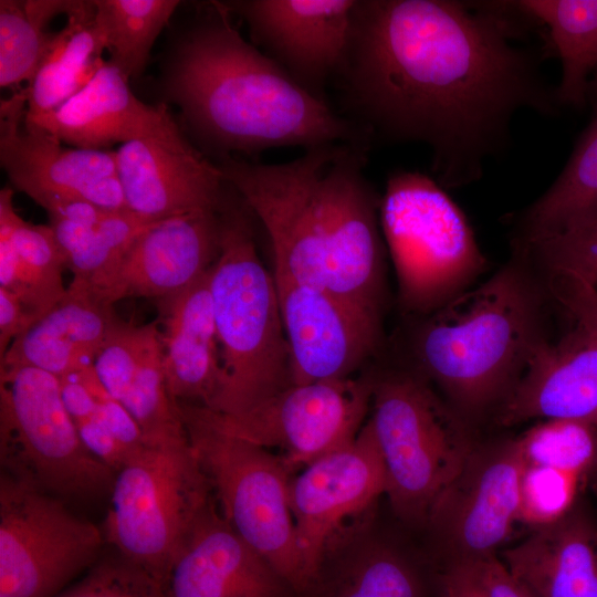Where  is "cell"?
<instances>
[{
    "instance_id": "9",
    "label": "cell",
    "mask_w": 597,
    "mask_h": 597,
    "mask_svg": "<svg viewBox=\"0 0 597 597\" xmlns=\"http://www.w3.org/2000/svg\"><path fill=\"white\" fill-rule=\"evenodd\" d=\"M2 473L59 499L90 501L112 493L116 472L82 441L55 375L0 366Z\"/></svg>"
},
{
    "instance_id": "45",
    "label": "cell",
    "mask_w": 597,
    "mask_h": 597,
    "mask_svg": "<svg viewBox=\"0 0 597 597\" xmlns=\"http://www.w3.org/2000/svg\"><path fill=\"white\" fill-rule=\"evenodd\" d=\"M587 102L595 107V111L597 109V70L588 85Z\"/></svg>"
},
{
    "instance_id": "3",
    "label": "cell",
    "mask_w": 597,
    "mask_h": 597,
    "mask_svg": "<svg viewBox=\"0 0 597 597\" xmlns=\"http://www.w3.org/2000/svg\"><path fill=\"white\" fill-rule=\"evenodd\" d=\"M540 296L520 261L502 268L433 313L417 318L411 355L463 417L502 401L540 331Z\"/></svg>"
},
{
    "instance_id": "7",
    "label": "cell",
    "mask_w": 597,
    "mask_h": 597,
    "mask_svg": "<svg viewBox=\"0 0 597 597\" xmlns=\"http://www.w3.org/2000/svg\"><path fill=\"white\" fill-rule=\"evenodd\" d=\"M111 496L105 541L161 584L214 500L187 434L145 441L116 472Z\"/></svg>"
},
{
    "instance_id": "41",
    "label": "cell",
    "mask_w": 597,
    "mask_h": 597,
    "mask_svg": "<svg viewBox=\"0 0 597 597\" xmlns=\"http://www.w3.org/2000/svg\"><path fill=\"white\" fill-rule=\"evenodd\" d=\"M36 321L14 294L0 287V359L11 344Z\"/></svg>"
},
{
    "instance_id": "17",
    "label": "cell",
    "mask_w": 597,
    "mask_h": 597,
    "mask_svg": "<svg viewBox=\"0 0 597 597\" xmlns=\"http://www.w3.org/2000/svg\"><path fill=\"white\" fill-rule=\"evenodd\" d=\"M220 209L151 223L94 292L114 305L126 297L159 300L189 286L219 254Z\"/></svg>"
},
{
    "instance_id": "6",
    "label": "cell",
    "mask_w": 597,
    "mask_h": 597,
    "mask_svg": "<svg viewBox=\"0 0 597 597\" xmlns=\"http://www.w3.org/2000/svg\"><path fill=\"white\" fill-rule=\"evenodd\" d=\"M371 427L398 516L427 522L475 448L463 417L443 402L418 371L375 377Z\"/></svg>"
},
{
    "instance_id": "10",
    "label": "cell",
    "mask_w": 597,
    "mask_h": 597,
    "mask_svg": "<svg viewBox=\"0 0 597 597\" xmlns=\"http://www.w3.org/2000/svg\"><path fill=\"white\" fill-rule=\"evenodd\" d=\"M103 530L1 472L0 597H54L98 559Z\"/></svg>"
},
{
    "instance_id": "22",
    "label": "cell",
    "mask_w": 597,
    "mask_h": 597,
    "mask_svg": "<svg viewBox=\"0 0 597 597\" xmlns=\"http://www.w3.org/2000/svg\"><path fill=\"white\" fill-rule=\"evenodd\" d=\"M210 270L184 290L156 300L169 394L177 402L206 408L222 384Z\"/></svg>"
},
{
    "instance_id": "40",
    "label": "cell",
    "mask_w": 597,
    "mask_h": 597,
    "mask_svg": "<svg viewBox=\"0 0 597 597\" xmlns=\"http://www.w3.org/2000/svg\"><path fill=\"white\" fill-rule=\"evenodd\" d=\"M74 423L86 448L115 472L136 452L119 442L95 417L74 421Z\"/></svg>"
},
{
    "instance_id": "23",
    "label": "cell",
    "mask_w": 597,
    "mask_h": 597,
    "mask_svg": "<svg viewBox=\"0 0 597 597\" xmlns=\"http://www.w3.org/2000/svg\"><path fill=\"white\" fill-rule=\"evenodd\" d=\"M342 530L296 597H427L428 583L401 551L362 522Z\"/></svg>"
},
{
    "instance_id": "18",
    "label": "cell",
    "mask_w": 597,
    "mask_h": 597,
    "mask_svg": "<svg viewBox=\"0 0 597 597\" xmlns=\"http://www.w3.org/2000/svg\"><path fill=\"white\" fill-rule=\"evenodd\" d=\"M161 597H296L226 521L213 500L201 513L163 584Z\"/></svg>"
},
{
    "instance_id": "28",
    "label": "cell",
    "mask_w": 597,
    "mask_h": 597,
    "mask_svg": "<svg viewBox=\"0 0 597 597\" xmlns=\"http://www.w3.org/2000/svg\"><path fill=\"white\" fill-rule=\"evenodd\" d=\"M597 213V109L552 186L525 210L519 247L563 233Z\"/></svg>"
},
{
    "instance_id": "21",
    "label": "cell",
    "mask_w": 597,
    "mask_h": 597,
    "mask_svg": "<svg viewBox=\"0 0 597 597\" xmlns=\"http://www.w3.org/2000/svg\"><path fill=\"white\" fill-rule=\"evenodd\" d=\"M129 78L108 59L81 91L49 113L25 115L23 125L74 148L111 150L149 130L168 111L165 103L137 98Z\"/></svg>"
},
{
    "instance_id": "31",
    "label": "cell",
    "mask_w": 597,
    "mask_h": 597,
    "mask_svg": "<svg viewBox=\"0 0 597 597\" xmlns=\"http://www.w3.org/2000/svg\"><path fill=\"white\" fill-rule=\"evenodd\" d=\"M73 0H0V86L30 83L55 32L49 23L69 12Z\"/></svg>"
},
{
    "instance_id": "43",
    "label": "cell",
    "mask_w": 597,
    "mask_h": 597,
    "mask_svg": "<svg viewBox=\"0 0 597 597\" xmlns=\"http://www.w3.org/2000/svg\"><path fill=\"white\" fill-rule=\"evenodd\" d=\"M472 564L489 597H533L496 556Z\"/></svg>"
},
{
    "instance_id": "35",
    "label": "cell",
    "mask_w": 597,
    "mask_h": 597,
    "mask_svg": "<svg viewBox=\"0 0 597 597\" xmlns=\"http://www.w3.org/2000/svg\"><path fill=\"white\" fill-rule=\"evenodd\" d=\"M158 332L157 321L142 325L118 316L113 321L96 355L94 368L106 390L121 402Z\"/></svg>"
},
{
    "instance_id": "5",
    "label": "cell",
    "mask_w": 597,
    "mask_h": 597,
    "mask_svg": "<svg viewBox=\"0 0 597 597\" xmlns=\"http://www.w3.org/2000/svg\"><path fill=\"white\" fill-rule=\"evenodd\" d=\"M379 221L405 315L420 318L433 313L471 289L485 270V256L465 214L426 174L389 175Z\"/></svg>"
},
{
    "instance_id": "26",
    "label": "cell",
    "mask_w": 597,
    "mask_h": 597,
    "mask_svg": "<svg viewBox=\"0 0 597 597\" xmlns=\"http://www.w3.org/2000/svg\"><path fill=\"white\" fill-rule=\"evenodd\" d=\"M66 22L55 32L36 73L25 87L27 116L49 113L100 71L106 45L96 22L94 0H73Z\"/></svg>"
},
{
    "instance_id": "12",
    "label": "cell",
    "mask_w": 597,
    "mask_h": 597,
    "mask_svg": "<svg viewBox=\"0 0 597 597\" xmlns=\"http://www.w3.org/2000/svg\"><path fill=\"white\" fill-rule=\"evenodd\" d=\"M115 151L128 210L144 221L221 208L228 182L219 166L190 144L169 109Z\"/></svg>"
},
{
    "instance_id": "37",
    "label": "cell",
    "mask_w": 597,
    "mask_h": 597,
    "mask_svg": "<svg viewBox=\"0 0 597 597\" xmlns=\"http://www.w3.org/2000/svg\"><path fill=\"white\" fill-rule=\"evenodd\" d=\"M163 584L116 552L97 559L75 585L54 597H161Z\"/></svg>"
},
{
    "instance_id": "11",
    "label": "cell",
    "mask_w": 597,
    "mask_h": 597,
    "mask_svg": "<svg viewBox=\"0 0 597 597\" xmlns=\"http://www.w3.org/2000/svg\"><path fill=\"white\" fill-rule=\"evenodd\" d=\"M375 377L291 385L245 411L223 415L195 405L218 430L306 467L355 440L371 407Z\"/></svg>"
},
{
    "instance_id": "39",
    "label": "cell",
    "mask_w": 597,
    "mask_h": 597,
    "mask_svg": "<svg viewBox=\"0 0 597 597\" xmlns=\"http://www.w3.org/2000/svg\"><path fill=\"white\" fill-rule=\"evenodd\" d=\"M547 289L575 323L597 342V286L573 272L553 270L548 271Z\"/></svg>"
},
{
    "instance_id": "32",
    "label": "cell",
    "mask_w": 597,
    "mask_h": 597,
    "mask_svg": "<svg viewBox=\"0 0 597 597\" xmlns=\"http://www.w3.org/2000/svg\"><path fill=\"white\" fill-rule=\"evenodd\" d=\"M178 0H94L106 51L129 77L143 74L153 45L180 6Z\"/></svg>"
},
{
    "instance_id": "16",
    "label": "cell",
    "mask_w": 597,
    "mask_h": 597,
    "mask_svg": "<svg viewBox=\"0 0 597 597\" xmlns=\"http://www.w3.org/2000/svg\"><path fill=\"white\" fill-rule=\"evenodd\" d=\"M249 28L251 41L315 97L336 78L348 45L356 0L222 1Z\"/></svg>"
},
{
    "instance_id": "27",
    "label": "cell",
    "mask_w": 597,
    "mask_h": 597,
    "mask_svg": "<svg viewBox=\"0 0 597 597\" xmlns=\"http://www.w3.org/2000/svg\"><path fill=\"white\" fill-rule=\"evenodd\" d=\"M66 269L50 226L18 216L0 223V287L14 294L39 320L65 294Z\"/></svg>"
},
{
    "instance_id": "20",
    "label": "cell",
    "mask_w": 597,
    "mask_h": 597,
    "mask_svg": "<svg viewBox=\"0 0 597 597\" xmlns=\"http://www.w3.org/2000/svg\"><path fill=\"white\" fill-rule=\"evenodd\" d=\"M25 105L23 90L1 103L0 164L12 188L44 209L59 199L87 201L96 181L117 174L115 150L64 146L45 133L21 128Z\"/></svg>"
},
{
    "instance_id": "2",
    "label": "cell",
    "mask_w": 597,
    "mask_h": 597,
    "mask_svg": "<svg viewBox=\"0 0 597 597\" xmlns=\"http://www.w3.org/2000/svg\"><path fill=\"white\" fill-rule=\"evenodd\" d=\"M209 6L176 42L163 74L167 98L203 146L220 160L282 147L369 146L368 129L245 41L222 1Z\"/></svg>"
},
{
    "instance_id": "14",
    "label": "cell",
    "mask_w": 597,
    "mask_h": 597,
    "mask_svg": "<svg viewBox=\"0 0 597 597\" xmlns=\"http://www.w3.org/2000/svg\"><path fill=\"white\" fill-rule=\"evenodd\" d=\"M386 491L383 458L368 421L353 442L292 476L290 505L306 586L333 537L366 517L370 506Z\"/></svg>"
},
{
    "instance_id": "30",
    "label": "cell",
    "mask_w": 597,
    "mask_h": 597,
    "mask_svg": "<svg viewBox=\"0 0 597 597\" xmlns=\"http://www.w3.org/2000/svg\"><path fill=\"white\" fill-rule=\"evenodd\" d=\"M151 223L127 210L112 211L96 224L50 218L49 226L73 280L97 291L129 244Z\"/></svg>"
},
{
    "instance_id": "1",
    "label": "cell",
    "mask_w": 597,
    "mask_h": 597,
    "mask_svg": "<svg viewBox=\"0 0 597 597\" xmlns=\"http://www.w3.org/2000/svg\"><path fill=\"white\" fill-rule=\"evenodd\" d=\"M511 1L356 0L336 76L355 122L432 154L444 188L479 180L522 109H558L538 59L515 43Z\"/></svg>"
},
{
    "instance_id": "15",
    "label": "cell",
    "mask_w": 597,
    "mask_h": 597,
    "mask_svg": "<svg viewBox=\"0 0 597 597\" xmlns=\"http://www.w3.org/2000/svg\"><path fill=\"white\" fill-rule=\"evenodd\" d=\"M274 279L292 385L353 377L377 353L381 317L326 289Z\"/></svg>"
},
{
    "instance_id": "19",
    "label": "cell",
    "mask_w": 597,
    "mask_h": 597,
    "mask_svg": "<svg viewBox=\"0 0 597 597\" xmlns=\"http://www.w3.org/2000/svg\"><path fill=\"white\" fill-rule=\"evenodd\" d=\"M569 419L597 427V342L575 327L556 342L542 337L502 401L499 422Z\"/></svg>"
},
{
    "instance_id": "44",
    "label": "cell",
    "mask_w": 597,
    "mask_h": 597,
    "mask_svg": "<svg viewBox=\"0 0 597 597\" xmlns=\"http://www.w3.org/2000/svg\"><path fill=\"white\" fill-rule=\"evenodd\" d=\"M65 407L74 421L94 417L96 401L77 373L60 378Z\"/></svg>"
},
{
    "instance_id": "4",
    "label": "cell",
    "mask_w": 597,
    "mask_h": 597,
    "mask_svg": "<svg viewBox=\"0 0 597 597\" xmlns=\"http://www.w3.org/2000/svg\"><path fill=\"white\" fill-rule=\"evenodd\" d=\"M252 217L229 184L219 254L210 270L222 384L207 408L223 415L245 411L292 385L276 283L260 259Z\"/></svg>"
},
{
    "instance_id": "25",
    "label": "cell",
    "mask_w": 597,
    "mask_h": 597,
    "mask_svg": "<svg viewBox=\"0 0 597 597\" xmlns=\"http://www.w3.org/2000/svg\"><path fill=\"white\" fill-rule=\"evenodd\" d=\"M502 563L533 597H597V532L574 510L506 549Z\"/></svg>"
},
{
    "instance_id": "24",
    "label": "cell",
    "mask_w": 597,
    "mask_h": 597,
    "mask_svg": "<svg viewBox=\"0 0 597 597\" xmlns=\"http://www.w3.org/2000/svg\"><path fill=\"white\" fill-rule=\"evenodd\" d=\"M113 304L71 281L62 298L22 333L0 366H31L61 378L94 365L116 318Z\"/></svg>"
},
{
    "instance_id": "34",
    "label": "cell",
    "mask_w": 597,
    "mask_h": 597,
    "mask_svg": "<svg viewBox=\"0 0 597 597\" xmlns=\"http://www.w3.org/2000/svg\"><path fill=\"white\" fill-rule=\"evenodd\" d=\"M160 331L151 339L122 404L139 426L145 441L186 436L178 402L167 388Z\"/></svg>"
},
{
    "instance_id": "42",
    "label": "cell",
    "mask_w": 597,
    "mask_h": 597,
    "mask_svg": "<svg viewBox=\"0 0 597 597\" xmlns=\"http://www.w3.org/2000/svg\"><path fill=\"white\" fill-rule=\"evenodd\" d=\"M436 584L440 597H489L472 563H449Z\"/></svg>"
},
{
    "instance_id": "8",
    "label": "cell",
    "mask_w": 597,
    "mask_h": 597,
    "mask_svg": "<svg viewBox=\"0 0 597 597\" xmlns=\"http://www.w3.org/2000/svg\"><path fill=\"white\" fill-rule=\"evenodd\" d=\"M178 406L220 513L297 596L307 577L290 505L292 468L271 450L218 430L195 405Z\"/></svg>"
},
{
    "instance_id": "13",
    "label": "cell",
    "mask_w": 597,
    "mask_h": 597,
    "mask_svg": "<svg viewBox=\"0 0 597 597\" xmlns=\"http://www.w3.org/2000/svg\"><path fill=\"white\" fill-rule=\"evenodd\" d=\"M523 467L514 439L475 446L427 519L450 554L449 563L495 556V549L519 521Z\"/></svg>"
},
{
    "instance_id": "29",
    "label": "cell",
    "mask_w": 597,
    "mask_h": 597,
    "mask_svg": "<svg viewBox=\"0 0 597 597\" xmlns=\"http://www.w3.org/2000/svg\"><path fill=\"white\" fill-rule=\"evenodd\" d=\"M515 8L544 24L562 64L559 105L582 107L597 70V0H521Z\"/></svg>"
},
{
    "instance_id": "36",
    "label": "cell",
    "mask_w": 597,
    "mask_h": 597,
    "mask_svg": "<svg viewBox=\"0 0 597 597\" xmlns=\"http://www.w3.org/2000/svg\"><path fill=\"white\" fill-rule=\"evenodd\" d=\"M580 479L562 470L524 463L519 521L540 528L564 519L573 511Z\"/></svg>"
},
{
    "instance_id": "33",
    "label": "cell",
    "mask_w": 597,
    "mask_h": 597,
    "mask_svg": "<svg viewBox=\"0 0 597 597\" xmlns=\"http://www.w3.org/2000/svg\"><path fill=\"white\" fill-rule=\"evenodd\" d=\"M525 464L583 478L597 462V427L569 419H546L514 439Z\"/></svg>"
},
{
    "instance_id": "38",
    "label": "cell",
    "mask_w": 597,
    "mask_h": 597,
    "mask_svg": "<svg viewBox=\"0 0 597 597\" xmlns=\"http://www.w3.org/2000/svg\"><path fill=\"white\" fill-rule=\"evenodd\" d=\"M519 248L547 271H569L597 286V213L563 233Z\"/></svg>"
}]
</instances>
